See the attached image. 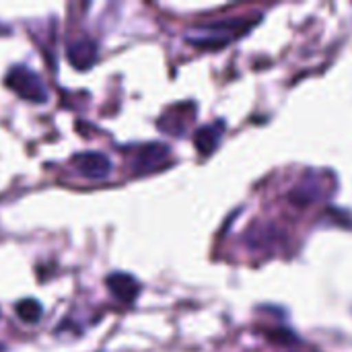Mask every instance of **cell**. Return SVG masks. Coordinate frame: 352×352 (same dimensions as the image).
Returning a JSON list of instances; mask_svg holds the SVG:
<instances>
[{
  "label": "cell",
  "mask_w": 352,
  "mask_h": 352,
  "mask_svg": "<svg viewBox=\"0 0 352 352\" xmlns=\"http://www.w3.org/2000/svg\"><path fill=\"white\" fill-rule=\"evenodd\" d=\"M6 87L12 89L19 97L33 101V103H45L50 97V91L39 78V74L25 66L10 68V72L6 74Z\"/></svg>",
  "instance_id": "1"
},
{
  "label": "cell",
  "mask_w": 352,
  "mask_h": 352,
  "mask_svg": "<svg viewBox=\"0 0 352 352\" xmlns=\"http://www.w3.org/2000/svg\"><path fill=\"white\" fill-rule=\"evenodd\" d=\"M74 169L87 179H103L111 171V163L101 153H80L72 159Z\"/></svg>",
  "instance_id": "2"
},
{
  "label": "cell",
  "mask_w": 352,
  "mask_h": 352,
  "mask_svg": "<svg viewBox=\"0 0 352 352\" xmlns=\"http://www.w3.org/2000/svg\"><path fill=\"white\" fill-rule=\"evenodd\" d=\"M97 60V45L91 37H78L68 43V62L78 68L87 70L95 64Z\"/></svg>",
  "instance_id": "3"
},
{
  "label": "cell",
  "mask_w": 352,
  "mask_h": 352,
  "mask_svg": "<svg viewBox=\"0 0 352 352\" xmlns=\"http://www.w3.org/2000/svg\"><path fill=\"white\" fill-rule=\"evenodd\" d=\"M167 157V146L163 144H148V146H142L136 151V157H134V167L138 173H144V171H153L157 165H161Z\"/></svg>",
  "instance_id": "4"
},
{
  "label": "cell",
  "mask_w": 352,
  "mask_h": 352,
  "mask_svg": "<svg viewBox=\"0 0 352 352\" xmlns=\"http://www.w3.org/2000/svg\"><path fill=\"white\" fill-rule=\"evenodd\" d=\"M107 289H109L111 295L118 297L120 301L130 303V301L136 299V295H138V291H140V285H138L130 274L118 272V274L107 276Z\"/></svg>",
  "instance_id": "5"
},
{
  "label": "cell",
  "mask_w": 352,
  "mask_h": 352,
  "mask_svg": "<svg viewBox=\"0 0 352 352\" xmlns=\"http://www.w3.org/2000/svg\"><path fill=\"white\" fill-rule=\"evenodd\" d=\"M41 311L43 309H41L39 301H35V299H25V301L16 303V316L21 320H25V322H29V324L37 322L41 318Z\"/></svg>",
  "instance_id": "6"
},
{
  "label": "cell",
  "mask_w": 352,
  "mask_h": 352,
  "mask_svg": "<svg viewBox=\"0 0 352 352\" xmlns=\"http://www.w3.org/2000/svg\"><path fill=\"white\" fill-rule=\"evenodd\" d=\"M0 31H2V27H0Z\"/></svg>",
  "instance_id": "7"
}]
</instances>
